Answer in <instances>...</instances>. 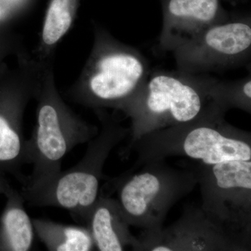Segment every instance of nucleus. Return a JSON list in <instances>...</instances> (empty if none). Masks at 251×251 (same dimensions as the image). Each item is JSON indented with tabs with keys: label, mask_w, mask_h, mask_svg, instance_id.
<instances>
[{
	"label": "nucleus",
	"mask_w": 251,
	"mask_h": 251,
	"mask_svg": "<svg viewBox=\"0 0 251 251\" xmlns=\"http://www.w3.org/2000/svg\"><path fill=\"white\" fill-rule=\"evenodd\" d=\"M214 79L180 72L150 75L122 109L131 119L134 141L155 130L186 125L207 115L226 112Z\"/></svg>",
	"instance_id": "nucleus-1"
},
{
	"label": "nucleus",
	"mask_w": 251,
	"mask_h": 251,
	"mask_svg": "<svg viewBox=\"0 0 251 251\" xmlns=\"http://www.w3.org/2000/svg\"><path fill=\"white\" fill-rule=\"evenodd\" d=\"M33 66L37 100L36 122L26 143L27 164L32 171L21 189H31L49 182L62 171L63 159L77 145L98 133L96 126L81 119L63 100L54 85L50 65Z\"/></svg>",
	"instance_id": "nucleus-2"
},
{
	"label": "nucleus",
	"mask_w": 251,
	"mask_h": 251,
	"mask_svg": "<svg viewBox=\"0 0 251 251\" xmlns=\"http://www.w3.org/2000/svg\"><path fill=\"white\" fill-rule=\"evenodd\" d=\"M149 74L148 61L139 50L97 27L92 52L71 94L85 106L122 110Z\"/></svg>",
	"instance_id": "nucleus-3"
},
{
	"label": "nucleus",
	"mask_w": 251,
	"mask_h": 251,
	"mask_svg": "<svg viewBox=\"0 0 251 251\" xmlns=\"http://www.w3.org/2000/svg\"><path fill=\"white\" fill-rule=\"evenodd\" d=\"M101 121V130L87 143L85 155L75 166L61 171L39 187L21 189L25 202L33 206L61 208L87 221L99 197L104 164L126 135L120 126L103 119Z\"/></svg>",
	"instance_id": "nucleus-4"
},
{
	"label": "nucleus",
	"mask_w": 251,
	"mask_h": 251,
	"mask_svg": "<svg viewBox=\"0 0 251 251\" xmlns=\"http://www.w3.org/2000/svg\"><path fill=\"white\" fill-rule=\"evenodd\" d=\"M224 115L225 112L212 114L186 125L155 130L138 140L154 144L156 156L180 153L207 166L233 160H251L249 133L229 125Z\"/></svg>",
	"instance_id": "nucleus-5"
},
{
	"label": "nucleus",
	"mask_w": 251,
	"mask_h": 251,
	"mask_svg": "<svg viewBox=\"0 0 251 251\" xmlns=\"http://www.w3.org/2000/svg\"><path fill=\"white\" fill-rule=\"evenodd\" d=\"M197 181V175L152 161L122 181L117 201L128 226L154 232L161 229L172 205L192 189Z\"/></svg>",
	"instance_id": "nucleus-6"
},
{
	"label": "nucleus",
	"mask_w": 251,
	"mask_h": 251,
	"mask_svg": "<svg viewBox=\"0 0 251 251\" xmlns=\"http://www.w3.org/2000/svg\"><path fill=\"white\" fill-rule=\"evenodd\" d=\"M251 52L250 17H230L206 28L173 52L178 70L198 75L244 65Z\"/></svg>",
	"instance_id": "nucleus-7"
},
{
	"label": "nucleus",
	"mask_w": 251,
	"mask_h": 251,
	"mask_svg": "<svg viewBox=\"0 0 251 251\" xmlns=\"http://www.w3.org/2000/svg\"><path fill=\"white\" fill-rule=\"evenodd\" d=\"M205 166L197 178L202 184L206 217L224 230L226 224L242 228L250 216L251 160Z\"/></svg>",
	"instance_id": "nucleus-8"
},
{
	"label": "nucleus",
	"mask_w": 251,
	"mask_h": 251,
	"mask_svg": "<svg viewBox=\"0 0 251 251\" xmlns=\"http://www.w3.org/2000/svg\"><path fill=\"white\" fill-rule=\"evenodd\" d=\"M35 96V83L30 67L25 68L20 81L8 95L0 99V172L14 176L21 185L26 176L21 169L27 164L23 117L26 107Z\"/></svg>",
	"instance_id": "nucleus-9"
},
{
	"label": "nucleus",
	"mask_w": 251,
	"mask_h": 251,
	"mask_svg": "<svg viewBox=\"0 0 251 251\" xmlns=\"http://www.w3.org/2000/svg\"><path fill=\"white\" fill-rule=\"evenodd\" d=\"M159 45L173 52L206 28L229 19L221 0H162Z\"/></svg>",
	"instance_id": "nucleus-10"
},
{
	"label": "nucleus",
	"mask_w": 251,
	"mask_h": 251,
	"mask_svg": "<svg viewBox=\"0 0 251 251\" xmlns=\"http://www.w3.org/2000/svg\"><path fill=\"white\" fill-rule=\"evenodd\" d=\"M86 223L94 246L100 251H122L140 247L128 229L117 200L99 197Z\"/></svg>",
	"instance_id": "nucleus-11"
},
{
	"label": "nucleus",
	"mask_w": 251,
	"mask_h": 251,
	"mask_svg": "<svg viewBox=\"0 0 251 251\" xmlns=\"http://www.w3.org/2000/svg\"><path fill=\"white\" fill-rule=\"evenodd\" d=\"M4 196L6 205L0 216V251H30L35 232L24 206L25 201L11 186Z\"/></svg>",
	"instance_id": "nucleus-12"
},
{
	"label": "nucleus",
	"mask_w": 251,
	"mask_h": 251,
	"mask_svg": "<svg viewBox=\"0 0 251 251\" xmlns=\"http://www.w3.org/2000/svg\"><path fill=\"white\" fill-rule=\"evenodd\" d=\"M32 223L35 234L49 251H89L95 248L87 227L44 219H34Z\"/></svg>",
	"instance_id": "nucleus-13"
},
{
	"label": "nucleus",
	"mask_w": 251,
	"mask_h": 251,
	"mask_svg": "<svg viewBox=\"0 0 251 251\" xmlns=\"http://www.w3.org/2000/svg\"><path fill=\"white\" fill-rule=\"evenodd\" d=\"M80 0H50L48 7L40 41L43 62L52 53L57 44L72 27Z\"/></svg>",
	"instance_id": "nucleus-14"
},
{
	"label": "nucleus",
	"mask_w": 251,
	"mask_h": 251,
	"mask_svg": "<svg viewBox=\"0 0 251 251\" xmlns=\"http://www.w3.org/2000/svg\"><path fill=\"white\" fill-rule=\"evenodd\" d=\"M217 92L227 108L237 107L251 111V77H244L233 82H217Z\"/></svg>",
	"instance_id": "nucleus-15"
},
{
	"label": "nucleus",
	"mask_w": 251,
	"mask_h": 251,
	"mask_svg": "<svg viewBox=\"0 0 251 251\" xmlns=\"http://www.w3.org/2000/svg\"><path fill=\"white\" fill-rule=\"evenodd\" d=\"M5 176H6V174L0 172V194L4 195L11 187Z\"/></svg>",
	"instance_id": "nucleus-16"
},
{
	"label": "nucleus",
	"mask_w": 251,
	"mask_h": 251,
	"mask_svg": "<svg viewBox=\"0 0 251 251\" xmlns=\"http://www.w3.org/2000/svg\"><path fill=\"white\" fill-rule=\"evenodd\" d=\"M6 2L9 3L11 6L18 8L20 6H24L25 5L27 4L29 0H5Z\"/></svg>",
	"instance_id": "nucleus-17"
},
{
	"label": "nucleus",
	"mask_w": 251,
	"mask_h": 251,
	"mask_svg": "<svg viewBox=\"0 0 251 251\" xmlns=\"http://www.w3.org/2000/svg\"><path fill=\"white\" fill-rule=\"evenodd\" d=\"M226 1H229V2L232 3V4H237L239 1H242V0H226Z\"/></svg>",
	"instance_id": "nucleus-18"
}]
</instances>
